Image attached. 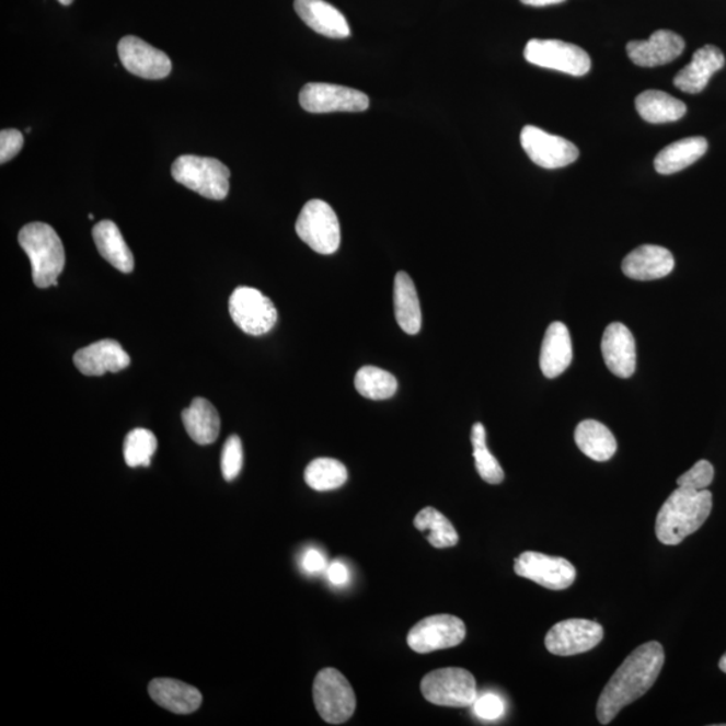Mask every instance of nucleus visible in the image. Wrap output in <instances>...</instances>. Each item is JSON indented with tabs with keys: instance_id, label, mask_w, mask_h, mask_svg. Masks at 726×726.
<instances>
[{
	"instance_id": "nucleus-15",
	"label": "nucleus",
	"mask_w": 726,
	"mask_h": 726,
	"mask_svg": "<svg viewBox=\"0 0 726 726\" xmlns=\"http://www.w3.org/2000/svg\"><path fill=\"white\" fill-rule=\"evenodd\" d=\"M123 67L129 73L147 80H162L171 73L173 64L166 53L147 44L146 41L127 35L117 45Z\"/></svg>"
},
{
	"instance_id": "nucleus-40",
	"label": "nucleus",
	"mask_w": 726,
	"mask_h": 726,
	"mask_svg": "<svg viewBox=\"0 0 726 726\" xmlns=\"http://www.w3.org/2000/svg\"><path fill=\"white\" fill-rule=\"evenodd\" d=\"M327 576L334 586H345L350 580L347 566L344 563H339V561H335V563L329 566Z\"/></svg>"
},
{
	"instance_id": "nucleus-33",
	"label": "nucleus",
	"mask_w": 726,
	"mask_h": 726,
	"mask_svg": "<svg viewBox=\"0 0 726 726\" xmlns=\"http://www.w3.org/2000/svg\"><path fill=\"white\" fill-rule=\"evenodd\" d=\"M471 442L472 448H474L475 468L482 480L489 484H499L504 482V469L500 468L497 458H495L488 450L486 429H484L482 423H476L474 424V427H472Z\"/></svg>"
},
{
	"instance_id": "nucleus-16",
	"label": "nucleus",
	"mask_w": 726,
	"mask_h": 726,
	"mask_svg": "<svg viewBox=\"0 0 726 726\" xmlns=\"http://www.w3.org/2000/svg\"><path fill=\"white\" fill-rule=\"evenodd\" d=\"M73 362L82 374L88 377H100L105 373H117L128 368L131 359L119 342L115 339H103L94 342L91 346L80 348L74 354Z\"/></svg>"
},
{
	"instance_id": "nucleus-36",
	"label": "nucleus",
	"mask_w": 726,
	"mask_h": 726,
	"mask_svg": "<svg viewBox=\"0 0 726 726\" xmlns=\"http://www.w3.org/2000/svg\"><path fill=\"white\" fill-rule=\"evenodd\" d=\"M714 480L713 465L707 460H700L692 469L678 477L677 484L680 487L692 489H706Z\"/></svg>"
},
{
	"instance_id": "nucleus-42",
	"label": "nucleus",
	"mask_w": 726,
	"mask_h": 726,
	"mask_svg": "<svg viewBox=\"0 0 726 726\" xmlns=\"http://www.w3.org/2000/svg\"><path fill=\"white\" fill-rule=\"evenodd\" d=\"M719 669H722V671H724L726 675V653L724 654L722 660H719Z\"/></svg>"
},
{
	"instance_id": "nucleus-44",
	"label": "nucleus",
	"mask_w": 726,
	"mask_h": 726,
	"mask_svg": "<svg viewBox=\"0 0 726 726\" xmlns=\"http://www.w3.org/2000/svg\"><path fill=\"white\" fill-rule=\"evenodd\" d=\"M88 217H90V220H94V216H93V215H90V216H88Z\"/></svg>"
},
{
	"instance_id": "nucleus-43",
	"label": "nucleus",
	"mask_w": 726,
	"mask_h": 726,
	"mask_svg": "<svg viewBox=\"0 0 726 726\" xmlns=\"http://www.w3.org/2000/svg\"><path fill=\"white\" fill-rule=\"evenodd\" d=\"M62 5H70L73 3V0H58Z\"/></svg>"
},
{
	"instance_id": "nucleus-41",
	"label": "nucleus",
	"mask_w": 726,
	"mask_h": 726,
	"mask_svg": "<svg viewBox=\"0 0 726 726\" xmlns=\"http://www.w3.org/2000/svg\"><path fill=\"white\" fill-rule=\"evenodd\" d=\"M565 0H521V3L533 5V8H545V5L564 3Z\"/></svg>"
},
{
	"instance_id": "nucleus-20",
	"label": "nucleus",
	"mask_w": 726,
	"mask_h": 726,
	"mask_svg": "<svg viewBox=\"0 0 726 726\" xmlns=\"http://www.w3.org/2000/svg\"><path fill=\"white\" fill-rule=\"evenodd\" d=\"M295 11L307 26L329 38H346L350 26L344 14L324 0H295Z\"/></svg>"
},
{
	"instance_id": "nucleus-34",
	"label": "nucleus",
	"mask_w": 726,
	"mask_h": 726,
	"mask_svg": "<svg viewBox=\"0 0 726 726\" xmlns=\"http://www.w3.org/2000/svg\"><path fill=\"white\" fill-rule=\"evenodd\" d=\"M157 450V436L149 429H134L124 440V460L128 468H150L151 459Z\"/></svg>"
},
{
	"instance_id": "nucleus-12",
	"label": "nucleus",
	"mask_w": 726,
	"mask_h": 726,
	"mask_svg": "<svg viewBox=\"0 0 726 726\" xmlns=\"http://www.w3.org/2000/svg\"><path fill=\"white\" fill-rule=\"evenodd\" d=\"M299 103L310 114L364 112L369 108V97L364 92L324 82H310L303 87Z\"/></svg>"
},
{
	"instance_id": "nucleus-4",
	"label": "nucleus",
	"mask_w": 726,
	"mask_h": 726,
	"mask_svg": "<svg viewBox=\"0 0 726 726\" xmlns=\"http://www.w3.org/2000/svg\"><path fill=\"white\" fill-rule=\"evenodd\" d=\"M171 175L205 198L222 200L228 196L230 171L218 159L181 155L171 166Z\"/></svg>"
},
{
	"instance_id": "nucleus-21",
	"label": "nucleus",
	"mask_w": 726,
	"mask_h": 726,
	"mask_svg": "<svg viewBox=\"0 0 726 726\" xmlns=\"http://www.w3.org/2000/svg\"><path fill=\"white\" fill-rule=\"evenodd\" d=\"M725 57L718 47L706 45L694 53L692 62L676 76L675 85L687 93H701L710 84L712 76L722 70Z\"/></svg>"
},
{
	"instance_id": "nucleus-1",
	"label": "nucleus",
	"mask_w": 726,
	"mask_h": 726,
	"mask_svg": "<svg viewBox=\"0 0 726 726\" xmlns=\"http://www.w3.org/2000/svg\"><path fill=\"white\" fill-rule=\"evenodd\" d=\"M665 665V652L658 642H648L631 653L608 681L598 702V719L608 725L623 707L645 695L657 682Z\"/></svg>"
},
{
	"instance_id": "nucleus-18",
	"label": "nucleus",
	"mask_w": 726,
	"mask_h": 726,
	"mask_svg": "<svg viewBox=\"0 0 726 726\" xmlns=\"http://www.w3.org/2000/svg\"><path fill=\"white\" fill-rule=\"evenodd\" d=\"M601 353L607 368L621 379H630L636 369V346L634 335L623 323H612L606 329L601 339Z\"/></svg>"
},
{
	"instance_id": "nucleus-3",
	"label": "nucleus",
	"mask_w": 726,
	"mask_h": 726,
	"mask_svg": "<svg viewBox=\"0 0 726 726\" xmlns=\"http://www.w3.org/2000/svg\"><path fill=\"white\" fill-rule=\"evenodd\" d=\"M18 241L31 260L34 285L57 286L65 267V250L56 230L44 222L27 223L18 234Z\"/></svg>"
},
{
	"instance_id": "nucleus-27",
	"label": "nucleus",
	"mask_w": 726,
	"mask_h": 726,
	"mask_svg": "<svg viewBox=\"0 0 726 726\" xmlns=\"http://www.w3.org/2000/svg\"><path fill=\"white\" fill-rule=\"evenodd\" d=\"M707 147H710L707 140L702 137L676 141V143L665 147L655 158V170L662 175L680 173L704 157Z\"/></svg>"
},
{
	"instance_id": "nucleus-38",
	"label": "nucleus",
	"mask_w": 726,
	"mask_h": 726,
	"mask_svg": "<svg viewBox=\"0 0 726 726\" xmlns=\"http://www.w3.org/2000/svg\"><path fill=\"white\" fill-rule=\"evenodd\" d=\"M23 143H25V139H23L22 132L16 129H3L0 132V163L4 164L16 157V153L22 150Z\"/></svg>"
},
{
	"instance_id": "nucleus-13",
	"label": "nucleus",
	"mask_w": 726,
	"mask_h": 726,
	"mask_svg": "<svg viewBox=\"0 0 726 726\" xmlns=\"http://www.w3.org/2000/svg\"><path fill=\"white\" fill-rule=\"evenodd\" d=\"M521 145L531 162L542 169H563L575 163L580 155L572 141L556 135L542 131L541 128L527 126L521 132Z\"/></svg>"
},
{
	"instance_id": "nucleus-24",
	"label": "nucleus",
	"mask_w": 726,
	"mask_h": 726,
	"mask_svg": "<svg viewBox=\"0 0 726 726\" xmlns=\"http://www.w3.org/2000/svg\"><path fill=\"white\" fill-rule=\"evenodd\" d=\"M94 244L103 258L112 267L119 269L123 274H131L135 268V260L127 242L124 241L120 229L114 221L105 220L96 223L92 230Z\"/></svg>"
},
{
	"instance_id": "nucleus-23",
	"label": "nucleus",
	"mask_w": 726,
	"mask_h": 726,
	"mask_svg": "<svg viewBox=\"0 0 726 726\" xmlns=\"http://www.w3.org/2000/svg\"><path fill=\"white\" fill-rule=\"evenodd\" d=\"M149 693L159 706L175 714H191L203 705V694L198 689L171 678L151 681Z\"/></svg>"
},
{
	"instance_id": "nucleus-7",
	"label": "nucleus",
	"mask_w": 726,
	"mask_h": 726,
	"mask_svg": "<svg viewBox=\"0 0 726 726\" xmlns=\"http://www.w3.org/2000/svg\"><path fill=\"white\" fill-rule=\"evenodd\" d=\"M312 693L319 716L327 724H345L356 712L357 700L352 684L333 667L319 671Z\"/></svg>"
},
{
	"instance_id": "nucleus-19",
	"label": "nucleus",
	"mask_w": 726,
	"mask_h": 726,
	"mask_svg": "<svg viewBox=\"0 0 726 726\" xmlns=\"http://www.w3.org/2000/svg\"><path fill=\"white\" fill-rule=\"evenodd\" d=\"M675 265V256L666 247L642 245L625 256L622 269L630 279L648 281L669 276Z\"/></svg>"
},
{
	"instance_id": "nucleus-6",
	"label": "nucleus",
	"mask_w": 726,
	"mask_h": 726,
	"mask_svg": "<svg viewBox=\"0 0 726 726\" xmlns=\"http://www.w3.org/2000/svg\"><path fill=\"white\" fill-rule=\"evenodd\" d=\"M422 693L430 704L448 707H469L477 699L474 676L460 667L430 671L423 678Z\"/></svg>"
},
{
	"instance_id": "nucleus-35",
	"label": "nucleus",
	"mask_w": 726,
	"mask_h": 726,
	"mask_svg": "<svg viewBox=\"0 0 726 726\" xmlns=\"http://www.w3.org/2000/svg\"><path fill=\"white\" fill-rule=\"evenodd\" d=\"M244 465V450L238 435L229 436L222 448L221 471L223 480L233 482Z\"/></svg>"
},
{
	"instance_id": "nucleus-10",
	"label": "nucleus",
	"mask_w": 726,
	"mask_h": 726,
	"mask_svg": "<svg viewBox=\"0 0 726 726\" xmlns=\"http://www.w3.org/2000/svg\"><path fill=\"white\" fill-rule=\"evenodd\" d=\"M604 637V630L598 622L586 619H568L554 624L545 637L549 653L558 657H572L592 650Z\"/></svg>"
},
{
	"instance_id": "nucleus-29",
	"label": "nucleus",
	"mask_w": 726,
	"mask_h": 726,
	"mask_svg": "<svg viewBox=\"0 0 726 726\" xmlns=\"http://www.w3.org/2000/svg\"><path fill=\"white\" fill-rule=\"evenodd\" d=\"M637 114L653 124L672 123L687 115L688 106L681 100L662 91H646L635 100Z\"/></svg>"
},
{
	"instance_id": "nucleus-37",
	"label": "nucleus",
	"mask_w": 726,
	"mask_h": 726,
	"mask_svg": "<svg viewBox=\"0 0 726 726\" xmlns=\"http://www.w3.org/2000/svg\"><path fill=\"white\" fill-rule=\"evenodd\" d=\"M474 712L477 717L494 722L504 716L505 704L497 694L487 693L475 700Z\"/></svg>"
},
{
	"instance_id": "nucleus-14",
	"label": "nucleus",
	"mask_w": 726,
	"mask_h": 726,
	"mask_svg": "<svg viewBox=\"0 0 726 726\" xmlns=\"http://www.w3.org/2000/svg\"><path fill=\"white\" fill-rule=\"evenodd\" d=\"M518 576L551 590L569 588L576 580V568L568 560L539 552H525L516 560Z\"/></svg>"
},
{
	"instance_id": "nucleus-39",
	"label": "nucleus",
	"mask_w": 726,
	"mask_h": 726,
	"mask_svg": "<svg viewBox=\"0 0 726 726\" xmlns=\"http://www.w3.org/2000/svg\"><path fill=\"white\" fill-rule=\"evenodd\" d=\"M302 565L309 574H319V572L326 568V560H324L323 554L316 551V549H310V551L304 553Z\"/></svg>"
},
{
	"instance_id": "nucleus-26",
	"label": "nucleus",
	"mask_w": 726,
	"mask_h": 726,
	"mask_svg": "<svg viewBox=\"0 0 726 726\" xmlns=\"http://www.w3.org/2000/svg\"><path fill=\"white\" fill-rule=\"evenodd\" d=\"M394 312L399 326L410 335H416L422 330V307L417 289L411 276L399 273L394 279Z\"/></svg>"
},
{
	"instance_id": "nucleus-11",
	"label": "nucleus",
	"mask_w": 726,
	"mask_h": 726,
	"mask_svg": "<svg viewBox=\"0 0 726 726\" xmlns=\"http://www.w3.org/2000/svg\"><path fill=\"white\" fill-rule=\"evenodd\" d=\"M465 624L453 615L425 618L410 631L408 646L418 654H429L457 647L464 641Z\"/></svg>"
},
{
	"instance_id": "nucleus-8",
	"label": "nucleus",
	"mask_w": 726,
	"mask_h": 726,
	"mask_svg": "<svg viewBox=\"0 0 726 726\" xmlns=\"http://www.w3.org/2000/svg\"><path fill=\"white\" fill-rule=\"evenodd\" d=\"M229 312L235 326L250 335H264L275 327L277 310L258 289L239 287L230 295Z\"/></svg>"
},
{
	"instance_id": "nucleus-31",
	"label": "nucleus",
	"mask_w": 726,
	"mask_h": 726,
	"mask_svg": "<svg viewBox=\"0 0 726 726\" xmlns=\"http://www.w3.org/2000/svg\"><path fill=\"white\" fill-rule=\"evenodd\" d=\"M354 383L362 397L374 401L393 397L399 388L397 380L392 373L376 366H364L359 369Z\"/></svg>"
},
{
	"instance_id": "nucleus-17",
	"label": "nucleus",
	"mask_w": 726,
	"mask_h": 726,
	"mask_svg": "<svg viewBox=\"0 0 726 726\" xmlns=\"http://www.w3.org/2000/svg\"><path fill=\"white\" fill-rule=\"evenodd\" d=\"M684 41L669 31L655 32L647 41H631L627 45L630 60L637 67L655 68L670 64L682 55Z\"/></svg>"
},
{
	"instance_id": "nucleus-2",
	"label": "nucleus",
	"mask_w": 726,
	"mask_h": 726,
	"mask_svg": "<svg viewBox=\"0 0 726 726\" xmlns=\"http://www.w3.org/2000/svg\"><path fill=\"white\" fill-rule=\"evenodd\" d=\"M712 507L713 497L707 489L678 486L658 512L655 522L658 540L670 546L681 544L706 522Z\"/></svg>"
},
{
	"instance_id": "nucleus-28",
	"label": "nucleus",
	"mask_w": 726,
	"mask_h": 726,
	"mask_svg": "<svg viewBox=\"0 0 726 726\" xmlns=\"http://www.w3.org/2000/svg\"><path fill=\"white\" fill-rule=\"evenodd\" d=\"M575 440L580 451L595 462H607L618 450L615 436L604 424L596 420L578 424Z\"/></svg>"
},
{
	"instance_id": "nucleus-5",
	"label": "nucleus",
	"mask_w": 726,
	"mask_h": 726,
	"mask_svg": "<svg viewBox=\"0 0 726 726\" xmlns=\"http://www.w3.org/2000/svg\"><path fill=\"white\" fill-rule=\"evenodd\" d=\"M297 233L312 251L333 255L341 245V223L336 212L322 199H311L297 220Z\"/></svg>"
},
{
	"instance_id": "nucleus-25",
	"label": "nucleus",
	"mask_w": 726,
	"mask_h": 726,
	"mask_svg": "<svg viewBox=\"0 0 726 726\" xmlns=\"http://www.w3.org/2000/svg\"><path fill=\"white\" fill-rule=\"evenodd\" d=\"M186 433L199 446H208L218 439L221 418L215 405L205 399H194L188 408L182 412Z\"/></svg>"
},
{
	"instance_id": "nucleus-9",
	"label": "nucleus",
	"mask_w": 726,
	"mask_h": 726,
	"mask_svg": "<svg viewBox=\"0 0 726 726\" xmlns=\"http://www.w3.org/2000/svg\"><path fill=\"white\" fill-rule=\"evenodd\" d=\"M525 58L535 67L557 70L566 74L586 76L592 61L586 50L557 39H531L525 47Z\"/></svg>"
},
{
	"instance_id": "nucleus-30",
	"label": "nucleus",
	"mask_w": 726,
	"mask_h": 726,
	"mask_svg": "<svg viewBox=\"0 0 726 726\" xmlns=\"http://www.w3.org/2000/svg\"><path fill=\"white\" fill-rule=\"evenodd\" d=\"M347 469L339 460L319 458L312 460L304 471V481L315 492H330L346 483Z\"/></svg>"
},
{
	"instance_id": "nucleus-32",
	"label": "nucleus",
	"mask_w": 726,
	"mask_h": 726,
	"mask_svg": "<svg viewBox=\"0 0 726 726\" xmlns=\"http://www.w3.org/2000/svg\"><path fill=\"white\" fill-rule=\"evenodd\" d=\"M415 527L420 531H428V542L434 548H452L459 542L458 531L454 530L450 519L442 516L434 507H425L415 517Z\"/></svg>"
},
{
	"instance_id": "nucleus-22",
	"label": "nucleus",
	"mask_w": 726,
	"mask_h": 726,
	"mask_svg": "<svg viewBox=\"0 0 726 726\" xmlns=\"http://www.w3.org/2000/svg\"><path fill=\"white\" fill-rule=\"evenodd\" d=\"M574 357L568 327L564 323L554 322L548 327L542 341L540 366L548 379H556L569 368Z\"/></svg>"
}]
</instances>
